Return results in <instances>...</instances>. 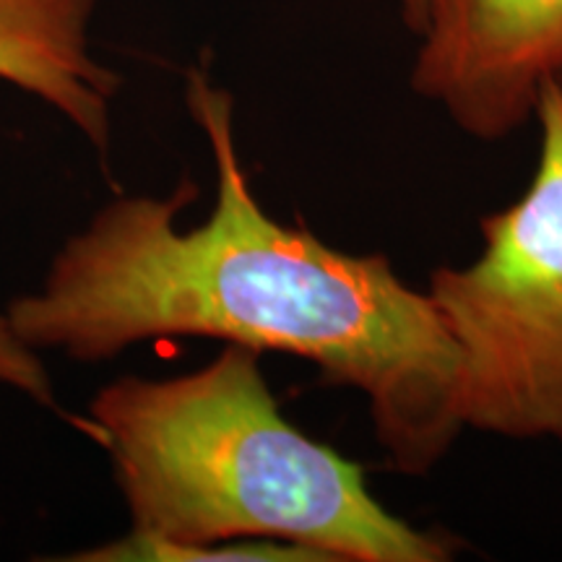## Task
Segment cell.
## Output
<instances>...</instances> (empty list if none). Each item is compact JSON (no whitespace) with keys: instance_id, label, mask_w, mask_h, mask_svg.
<instances>
[{"instance_id":"1","label":"cell","mask_w":562,"mask_h":562,"mask_svg":"<svg viewBox=\"0 0 562 562\" xmlns=\"http://www.w3.org/2000/svg\"><path fill=\"white\" fill-rule=\"evenodd\" d=\"M186 102L214 157L209 220L178 229L199 195L191 178L165 199L117 195L63 243L40 290L11 302L13 331L87 364L175 336L300 357L328 385L362 393L393 472H432L463 425L459 351L430 294L385 256L266 214L237 154L229 91L193 68Z\"/></svg>"},{"instance_id":"2","label":"cell","mask_w":562,"mask_h":562,"mask_svg":"<svg viewBox=\"0 0 562 562\" xmlns=\"http://www.w3.org/2000/svg\"><path fill=\"white\" fill-rule=\"evenodd\" d=\"M89 417L112 459L131 531L182 547L271 539L323 562H446L456 544L372 495L360 463L281 412L261 351L224 344L175 378L123 375Z\"/></svg>"},{"instance_id":"3","label":"cell","mask_w":562,"mask_h":562,"mask_svg":"<svg viewBox=\"0 0 562 562\" xmlns=\"http://www.w3.org/2000/svg\"><path fill=\"white\" fill-rule=\"evenodd\" d=\"M533 121L526 191L484 216L480 252L435 269L427 294L459 351L463 430L562 442V83Z\"/></svg>"},{"instance_id":"4","label":"cell","mask_w":562,"mask_h":562,"mask_svg":"<svg viewBox=\"0 0 562 562\" xmlns=\"http://www.w3.org/2000/svg\"><path fill=\"white\" fill-rule=\"evenodd\" d=\"M552 81L562 83V0H430L409 83L467 136L508 138Z\"/></svg>"},{"instance_id":"5","label":"cell","mask_w":562,"mask_h":562,"mask_svg":"<svg viewBox=\"0 0 562 562\" xmlns=\"http://www.w3.org/2000/svg\"><path fill=\"white\" fill-rule=\"evenodd\" d=\"M97 0H0V81L37 97L74 125L110 175L117 70L91 55Z\"/></svg>"},{"instance_id":"6","label":"cell","mask_w":562,"mask_h":562,"mask_svg":"<svg viewBox=\"0 0 562 562\" xmlns=\"http://www.w3.org/2000/svg\"><path fill=\"white\" fill-rule=\"evenodd\" d=\"M58 560L74 562H323L321 554L302 547L271 542V539H245V542H222L203 547H182L146 537V533L128 531L121 539L94 550H81L76 554H63Z\"/></svg>"},{"instance_id":"7","label":"cell","mask_w":562,"mask_h":562,"mask_svg":"<svg viewBox=\"0 0 562 562\" xmlns=\"http://www.w3.org/2000/svg\"><path fill=\"white\" fill-rule=\"evenodd\" d=\"M0 383L9 389L24 393L40 406L55 409V389L53 378L42 364L40 351L26 347L13 331L9 315L0 313Z\"/></svg>"},{"instance_id":"8","label":"cell","mask_w":562,"mask_h":562,"mask_svg":"<svg viewBox=\"0 0 562 562\" xmlns=\"http://www.w3.org/2000/svg\"><path fill=\"white\" fill-rule=\"evenodd\" d=\"M381 3H393L402 13L406 30H409L414 37L425 30L427 13H430V0H381Z\"/></svg>"}]
</instances>
